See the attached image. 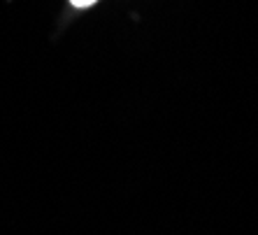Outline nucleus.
I'll list each match as a JSON object with an SVG mask.
<instances>
[{
  "label": "nucleus",
  "mask_w": 258,
  "mask_h": 235,
  "mask_svg": "<svg viewBox=\"0 0 258 235\" xmlns=\"http://www.w3.org/2000/svg\"><path fill=\"white\" fill-rule=\"evenodd\" d=\"M70 3H72L75 7H89V5H93L96 0H70Z\"/></svg>",
  "instance_id": "nucleus-1"
}]
</instances>
